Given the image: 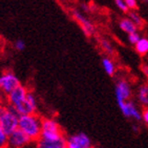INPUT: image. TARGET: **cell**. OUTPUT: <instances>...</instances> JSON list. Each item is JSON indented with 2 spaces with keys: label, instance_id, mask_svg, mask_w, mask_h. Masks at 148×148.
<instances>
[{
  "label": "cell",
  "instance_id": "cell-1",
  "mask_svg": "<svg viewBox=\"0 0 148 148\" xmlns=\"http://www.w3.org/2000/svg\"><path fill=\"white\" fill-rule=\"evenodd\" d=\"M18 129L22 131L32 142H37L41 137L42 118H40L37 114L20 116Z\"/></svg>",
  "mask_w": 148,
  "mask_h": 148
},
{
  "label": "cell",
  "instance_id": "cell-2",
  "mask_svg": "<svg viewBox=\"0 0 148 148\" xmlns=\"http://www.w3.org/2000/svg\"><path fill=\"white\" fill-rule=\"evenodd\" d=\"M19 114L8 104H0V126L8 136L18 129Z\"/></svg>",
  "mask_w": 148,
  "mask_h": 148
},
{
  "label": "cell",
  "instance_id": "cell-3",
  "mask_svg": "<svg viewBox=\"0 0 148 148\" xmlns=\"http://www.w3.org/2000/svg\"><path fill=\"white\" fill-rule=\"evenodd\" d=\"M40 139L47 141H58L64 139V134L58 121L53 118L42 119V131Z\"/></svg>",
  "mask_w": 148,
  "mask_h": 148
},
{
  "label": "cell",
  "instance_id": "cell-4",
  "mask_svg": "<svg viewBox=\"0 0 148 148\" xmlns=\"http://www.w3.org/2000/svg\"><path fill=\"white\" fill-rule=\"evenodd\" d=\"M21 85L18 77L12 71H4L0 75V92L9 96L12 91Z\"/></svg>",
  "mask_w": 148,
  "mask_h": 148
},
{
  "label": "cell",
  "instance_id": "cell-5",
  "mask_svg": "<svg viewBox=\"0 0 148 148\" xmlns=\"http://www.w3.org/2000/svg\"><path fill=\"white\" fill-rule=\"evenodd\" d=\"M29 92V91L27 90L25 86L20 85L15 90L12 91L9 96H6V104L11 106L12 108L16 111L25 101Z\"/></svg>",
  "mask_w": 148,
  "mask_h": 148
},
{
  "label": "cell",
  "instance_id": "cell-6",
  "mask_svg": "<svg viewBox=\"0 0 148 148\" xmlns=\"http://www.w3.org/2000/svg\"><path fill=\"white\" fill-rule=\"evenodd\" d=\"M120 110L125 118L129 120H134L136 122L142 121V111L134 104L132 101H122V102H117Z\"/></svg>",
  "mask_w": 148,
  "mask_h": 148
},
{
  "label": "cell",
  "instance_id": "cell-7",
  "mask_svg": "<svg viewBox=\"0 0 148 148\" xmlns=\"http://www.w3.org/2000/svg\"><path fill=\"white\" fill-rule=\"evenodd\" d=\"M90 138L84 132H77L66 138V148H91Z\"/></svg>",
  "mask_w": 148,
  "mask_h": 148
},
{
  "label": "cell",
  "instance_id": "cell-8",
  "mask_svg": "<svg viewBox=\"0 0 148 148\" xmlns=\"http://www.w3.org/2000/svg\"><path fill=\"white\" fill-rule=\"evenodd\" d=\"M32 141L19 129H16L8 138V148H26Z\"/></svg>",
  "mask_w": 148,
  "mask_h": 148
},
{
  "label": "cell",
  "instance_id": "cell-9",
  "mask_svg": "<svg viewBox=\"0 0 148 148\" xmlns=\"http://www.w3.org/2000/svg\"><path fill=\"white\" fill-rule=\"evenodd\" d=\"M38 109V101L37 98L33 92L29 91L27 97H26L25 101L23 102V104L20 106L19 108L16 110L19 116H25V114H37Z\"/></svg>",
  "mask_w": 148,
  "mask_h": 148
},
{
  "label": "cell",
  "instance_id": "cell-10",
  "mask_svg": "<svg viewBox=\"0 0 148 148\" xmlns=\"http://www.w3.org/2000/svg\"><path fill=\"white\" fill-rule=\"evenodd\" d=\"M116 100L117 102H122V101H129L131 97V86L126 80L121 79L119 80L116 84Z\"/></svg>",
  "mask_w": 148,
  "mask_h": 148
},
{
  "label": "cell",
  "instance_id": "cell-11",
  "mask_svg": "<svg viewBox=\"0 0 148 148\" xmlns=\"http://www.w3.org/2000/svg\"><path fill=\"white\" fill-rule=\"evenodd\" d=\"M73 17L77 20V22L79 23V25L81 26L82 31L84 32V34L86 36H91L94 34L95 32V27L94 25L91 24V22L89 21L86 17H84L81 13H79L78 11H73Z\"/></svg>",
  "mask_w": 148,
  "mask_h": 148
},
{
  "label": "cell",
  "instance_id": "cell-12",
  "mask_svg": "<svg viewBox=\"0 0 148 148\" xmlns=\"http://www.w3.org/2000/svg\"><path fill=\"white\" fill-rule=\"evenodd\" d=\"M35 148H66V139H61L58 141H47L39 139L35 142Z\"/></svg>",
  "mask_w": 148,
  "mask_h": 148
},
{
  "label": "cell",
  "instance_id": "cell-13",
  "mask_svg": "<svg viewBox=\"0 0 148 148\" xmlns=\"http://www.w3.org/2000/svg\"><path fill=\"white\" fill-rule=\"evenodd\" d=\"M119 25H120V29H122V31H124L125 33H128V35L137 33L138 26L136 25L129 18H123V19L120 21Z\"/></svg>",
  "mask_w": 148,
  "mask_h": 148
},
{
  "label": "cell",
  "instance_id": "cell-14",
  "mask_svg": "<svg viewBox=\"0 0 148 148\" xmlns=\"http://www.w3.org/2000/svg\"><path fill=\"white\" fill-rule=\"evenodd\" d=\"M138 100L139 103L144 107H148V84H143L138 90Z\"/></svg>",
  "mask_w": 148,
  "mask_h": 148
},
{
  "label": "cell",
  "instance_id": "cell-15",
  "mask_svg": "<svg viewBox=\"0 0 148 148\" xmlns=\"http://www.w3.org/2000/svg\"><path fill=\"white\" fill-rule=\"evenodd\" d=\"M136 51L140 56H145L148 54V39L147 38H141L139 42L134 45Z\"/></svg>",
  "mask_w": 148,
  "mask_h": 148
},
{
  "label": "cell",
  "instance_id": "cell-16",
  "mask_svg": "<svg viewBox=\"0 0 148 148\" xmlns=\"http://www.w3.org/2000/svg\"><path fill=\"white\" fill-rule=\"evenodd\" d=\"M102 66L105 73L108 75L109 77H112L116 73V66L114 63L112 62V60H110L109 58H103L102 59Z\"/></svg>",
  "mask_w": 148,
  "mask_h": 148
},
{
  "label": "cell",
  "instance_id": "cell-17",
  "mask_svg": "<svg viewBox=\"0 0 148 148\" xmlns=\"http://www.w3.org/2000/svg\"><path fill=\"white\" fill-rule=\"evenodd\" d=\"M128 16H129V19H130L138 27H143V26H144L145 21H144V20L141 18V16H139L136 12H128Z\"/></svg>",
  "mask_w": 148,
  "mask_h": 148
},
{
  "label": "cell",
  "instance_id": "cell-18",
  "mask_svg": "<svg viewBox=\"0 0 148 148\" xmlns=\"http://www.w3.org/2000/svg\"><path fill=\"white\" fill-rule=\"evenodd\" d=\"M100 44H101L102 49H104L107 54H109V55L114 54V46H112V44H111L109 41H107V40H105V39H102L101 41H100Z\"/></svg>",
  "mask_w": 148,
  "mask_h": 148
},
{
  "label": "cell",
  "instance_id": "cell-19",
  "mask_svg": "<svg viewBox=\"0 0 148 148\" xmlns=\"http://www.w3.org/2000/svg\"><path fill=\"white\" fill-rule=\"evenodd\" d=\"M8 138H9L8 134L0 126V148L8 147Z\"/></svg>",
  "mask_w": 148,
  "mask_h": 148
},
{
  "label": "cell",
  "instance_id": "cell-20",
  "mask_svg": "<svg viewBox=\"0 0 148 148\" xmlns=\"http://www.w3.org/2000/svg\"><path fill=\"white\" fill-rule=\"evenodd\" d=\"M114 2H116L117 6L123 12V13H128L129 12V9L127 8V5H126V3L124 0H114Z\"/></svg>",
  "mask_w": 148,
  "mask_h": 148
},
{
  "label": "cell",
  "instance_id": "cell-21",
  "mask_svg": "<svg viewBox=\"0 0 148 148\" xmlns=\"http://www.w3.org/2000/svg\"><path fill=\"white\" fill-rule=\"evenodd\" d=\"M140 39H141V37H140V35L138 34V33H134V34L128 35V41L131 44H134V45H136V44L139 42Z\"/></svg>",
  "mask_w": 148,
  "mask_h": 148
},
{
  "label": "cell",
  "instance_id": "cell-22",
  "mask_svg": "<svg viewBox=\"0 0 148 148\" xmlns=\"http://www.w3.org/2000/svg\"><path fill=\"white\" fill-rule=\"evenodd\" d=\"M126 3V5L128 8L129 10H138V3H137V0H124Z\"/></svg>",
  "mask_w": 148,
  "mask_h": 148
},
{
  "label": "cell",
  "instance_id": "cell-23",
  "mask_svg": "<svg viewBox=\"0 0 148 148\" xmlns=\"http://www.w3.org/2000/svg\"><path fill=\"white\" fill-rule=\"evenodd\" d=\"M15 49H17V51H23V49H25V43H24V41H22V40H17V41L15 42Z\"/></svg>",
  "mask_w": 148,
  "mask_h": 148
},
{
  "label": "cell",
  "instance_id": "cell-24",
  "mask_svg": "<svg viewBox=\"0 0 148 148\" xmlns=\"http://www.w3.org/2000/svg\"><path fill=\"white\" fill-rule=\"evenodd\" d=\"M142 121L148 125V108H145L142 111Z\"/></svg>",
  "mask_w": 148,
  "mask_h": 148
},
{
  "label": "cell",
  "instance_id": "cell-25",
  "mask_svg": "<svg viewBox=\"0 0 148 148\" xmlns=\"http://www.w3.org/2000/svg\"><path fill=\"white\" fill-rule=\"evenodd\" d=\"M141 71L142 73L144 74L146 78H148V64H145V63H143L142 65H141Z\"/></svg>",
  "mask_w": 148,
  "mask_h": 148
},
{
  "label": "cell",
  "instance_id": "cell-26",
  "mask_svg": "<svg viewBox=\"0 0 148 148\" xmlns=\"http://www.w3.org/2000/svg\"><path fill=\"white\" fill-rule=\"evenodd\" d=\"M144 1H147V2H148V0H144Z\"/></svg>",
  "mask_w": 148,
  "mask_h": 148
},
{
  "label": "cell",
  "instance_id": "cell-27",
  "mask_svg": "<svg viewBox=\"0 0 148 148\" xmlns=\"http://www.w3.org/2000/svg\"><path fill=\"white\" fill-rule=\"evenodd\" d=\"M91 148H98V147H91Z\"/></svg>",
  "mask_w": 148,
  "mask_h": 148
},
{
  "label": "cell",
  "instance_id": "cell-28",
  "mask_svg": "<svg viewBox=\"0 0 148 148\" xmlns=\"http://www.w3.org/2000/svg\"><path fill=\"white\" fill-rule=\"evenodd\" d=\"M6 148H8V147H6Z\"/></svg>",
  "mask_w": 148,
  "mask_h": 148
}]
</instances>
